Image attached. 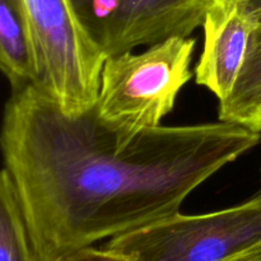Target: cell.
Here are the masks:
<instances>
[{"label": "cell", "mask_w": 261, "mask_h": 261, "mask_svg": "<svg viewBox=\"0 0 261 261\" xmlns=\"http://www.w3.org/2000/svg\"><path fill=\"white\" fill-rule=\"evenodd\" d=\"M260 133L227 121L122 133L96 106L71 116L35 84L4 110V168L38 261L180 213L194 190L256 147Z\"/></svg>", "instance_id": "6da1fadb"}, {"label": "cell", "mask_w": 261, "mask_h": 261, "mask_svg": "<svg viewBox=\"0 0 261 261\" xmlns=\"http://www.w3.org/2000/svg\"><path fill=\"white\" fill-rule=\"evenodd\" d=\"M30 36L36 83L61 111L79 116L98 101L107 55L73 0H15Z\"/></svg>", "instance_id": "7a4b0ae2"}, {"label": "cell", "mask_w": 261, "mask_h": 261, "mask_svg": "<svg viewBox=\"0 0 261 261\" xmlns=\"http://www.w3.org/2000/svg\"><path fill=\"white\" fill-rule=\"evenodd\" d=\"M195 46V38L175 36L143 53L109 56L96 105L99 119L129 134L161 126L175 109L181 89L193 78Z\"/></svg>", "instance_id": "3957f363"}, {"label": "cell", "mask_w": 261, "mask_h": 261, "mask_svg": "<svg viewBox=\"0 0 261 261\" xmlns=\"http://www.w3.org/2000/svg\"><path fill=\"white\" fill-rule=\"evenodd\" d=\"M261 240V190L241 204L205 214H173L109 240L130 261H223Z\"/></svg>", "instance_id": "277c9868"}, {"label": "cell", "mask_w": 261, "mask_h": 261, "mask_svg": "<svg viewBox=\"0 0 261 261\" xmlns=\"http://www.w3.org/2000/svg\"><path fill=\"white\" fill-rule=\"evenodd\" d=\"M209 0H73L93 40L109 56L190 36L203 24Z\"/></svg>", "instance_id": "5b68a950"}, {"label": "cell", "mask_w": 261, "mask_h": 261, "mask_svg": "<svg viewBox=\"0 0 261 261\" xmlns=\"http://www.w3.org/2000/svg\"><path fill=\"white\" fill-rule=\"evenodd\" d=\"M260 20L250 0H209L204 15V45L195 82L218 101L231 92Z\"/></svg>", "instance_id": "8992f818"}, {"label": "cell", "mask_w": 261, "mask_h": 261, "mask_svg": "<svg viewBox=\"0 0 261 261\" xmlns=\"http://www.w3.org/2000/svg\"><path fill=\"white\" fill-rule=\"evenodd\" d=\"M218 119L261 134V23L231 92L219 102Z\"/></svg>", "instance_id": "52a82bcc"}, {"label": "cell", "mask_w": 261, "mask_h": 261, "mask_svg": "<svg viewBox=\"0 0 261 261\" xmlns=\"http://www.w3.org/2000/svg\"><path fill=\"white\" fill-rule=\"evenodd\" d=\"M0 66L13 91L36 83L32 46L15 0H0Z\"/></svg>", "instance_id": "ba28073f"}, {"label": "cell", "mask_w": 261, "mask_h": 261, "mask_svg": "<svg viewBox=\"0 0 261 261\" xmlns=\"http://www.w3.org/2000/svg\"><path fill=\"white\" fill-rule=\"evenodd\" d=\"M0 261H38L9 172L0 176Z\"/></svg>", "instance_id": "9c48e42d"}, {"label": "cell", "mask_w": 261, "mask_h": 261, "mask_svg": "<svg viewBox=\"0 0 261 261\" xmlns=\"http://www.w3.org/2000/svg\"><path fill=\"white\" fill-rule=\"evenodd\" d=\"M53 261H130L124 255L117 254L109 249H96V247H83L66 252Z\"/></svg>", "instance_id": "30bf717a"}, {"label": "cell", "mask_w": 261, "mask_h": 261, "mask_svg": "<svg viewBox=\"0 0 261 261\" xmlns=\"http://www.w3.org/2000/svg\"><path fill=\"white\" fill-rule=\"evenodd\" d=\"M223 261H261V240L240 250Z\"/></svg>", "instance_id": "8fae6325"}, {"label": "cell", "mask_w": 261, "mask_h": 261, "mask_svg": "<svg viewBox=\"0 0 261 261\" xmlns=\"http://www.w3.org/2000/svg\"><path fill=\"white\" fill-rule=\"evenodd\" d=\"M250 4H251L252 9H254V12L256 13L257 18H259L261 23V0H250Z\"/></svg>", "instance_id": "7c38bea8"}]
</instances>
